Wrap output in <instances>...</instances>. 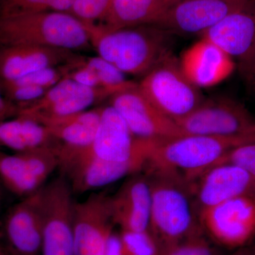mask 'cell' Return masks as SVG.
Returning a JSON list of instances; mask_svg holds the SVG:
<instances>
[{
  "mask_svg": "<svg viewBox=\"0 0 255 255\" xmlns=\"http://www.w3.org/2000/svg\"><path fill=\"white\" fill-rule=\"evenodd\" d=\"M151 194L149 231L159 247L167 246L203 230L199 212L184 175L178 171L146 164Z\"/></svg>",
  "mask_w": 255,
  "mask_h": 255,
  "instance_id": "cell-1",
  "label": "cell"
},
{
  "mask_svg": "<svg viewBox=\"0 0 255 255\" xmlns=\"http://www.w3.org/2000/svg\"><path fill=\"white\" fill-rule=\"evenodd\" d=\"M92 48L101 58L122 73L143 77L170 52L167 32L155 26L108 30L97 24H84Z\"/></svg>",
  "mask_w": 255,
  "mask_h": 255,
  "instance_id": "cell-2",
  "label": "cell"
},
{
  "mask_svg": "<svg viewBox=\"0 0 255 255\" xmlns=\"http://www.w3.org/2000/svg\"><path fill=\"white\" fill-rule=\"evenodd\" d=\"M13 45L73 52L92 48L83 23L73 15L55 11L0 16V46Z\"/></svg>",
  "mask_w": 255,
  "mask_h": 255,
  "instance_id": "cell-3",
  "label": "cell"
},
{
  "mask_svg": "<svg viewBox=\"0 0 255 255\" xmlns=\"http://www.w3.org/2000/svg\"><path fill=\"white\" fill-rule=\"evenodd\" d=\"M253 142L255 132L236 136L186 135L157 143L147 163L178 171L189 182L229 151Z\"/></svg>",
  "mask_w": 255,
  "mask_h": 255,
  "instance_id": "cell-4",
  "label": "cell"
},
{
  "mask_svg": "<svg viewBox=\"0 0 255 255\" xmlns=\"http://www.w3.org/2000/svg\"><path fill=\"white\" fill-rule=\"evenodd\" d=\"M137 85L152 105L175 122L194 112L205 100L199 87L187 78L180 63L171 53Z\"/></svg>",
  "mask_w": 255,
  "mask_h": 255,
  "instance_id": "cell-5",
  "label": "cell"
},
{
  "mask_svg": "<svg viewBox=\"0 0 255 255\" xmlns=\"http://www.w3.org/2000/svg\"><path fill=\"white\" fill-rule=\"evenodd\" d=\"M62 175L66 178L73 193L87 192L105 187L122 178L140 172L147 159L114 162L94 157L83 148H70L60 145L58 149Z\"/></svg>",
  "mask_w": 255,
  "mask_h": 255,
  "instance_id": "cell-6",
  "label": "cell"
},
{
  "mask_svg": "<svg viewBox=\"0 0 255 255\" xmlns=\"http://www.w3.org/2000/svg\"><path fill=\"white\" fill-rule=\"evenodd\" d=\"M43 239L41 255H75L73 191L64 176L41 189Z\"/></svg>",
  "mask_w": 255,
  "mask_h": 255,
  "instance_id": "cell-7",
  "label": "cell"
},
{
  "mask_svg": "<svg viewBox=\"0 0 255 255\" xmlns=\"http://www.w3.org/2000/svg\"><path fill=\"white\" fill-rule=\"evenodd\" d=\"M204 233L221 246L244 248L255 236V195L245 194L201 210Z\"/></svg>",
  "mask_w": 255,
  "mask_h": 255,
  "instance_id": "cell-8",
  "label": "cell"
},
{
  "mask_svg": "<svg viewBox=\"0 0 255 255\" xmlns=\"http://www.w3.org/2000/svg\"><path fill=\"white\" fill-rule=\"evenodd\" d=\"M185 135L236 136L255 132V118L229 97L204 100L194 112L176 121Z\"/></svg>",
  "mask_w": 255,
  "mask_h": 255,
  "instance_id": "cell-9",
  "label": "cell"
},
{
  "mask_svg": "<svg viewBox=\"0 0 255 255\" xmlns=\"http://www.w3.org/2000/svg\"><path fill=\"white\" fill-rule=\"evenodd\" d=\"M110 105L138 138L164 142L186 135L175 121L151 103L137 84L112 96Z\"/></svg>",
  "mask_w": 255,
  "mask_h": 255,
  "instance_id": "cell-10",
  "label": "cell"
},
{
  "mask_svg": "<svg viewBox=\"0 0 255 255\" xmlns=\"http://www.w3.org/2000/svg\"><path fill=\"white\" fill-rule=\"evenodd\" d=\"M202 35L237 60L242 76L250 81L255 71V0L228 15Z\"/></svg>",
  "mask_w": 255,
  "mask_h": 255,
  "instance_id": "cell-11",
  "label": "cell"
},
{
  "mask_svg": "<svg viewBox=\"0 0 255 255\" xmlns=\"http://www.w3.org/2000/svg\"><path fill=\"white\" fill-rule=\"evenodd\" d=\"M159 142L136 137L112 106L101 108L98 130L87 150L97 158L114 162L149 160Z\"/></svg>",
  "mask_w": 255,
  "mask_h": 255,
  "instance_id": "cell-12",
  "label": "cell"
},
{
  "mask_svg": "<svg viewBox=\"0 0 255 255\" xmlns=\"http://www.w3.org/2000/svg\"><path fill=\"white\" fill-rule=\"evenodd\" d=\"M114 93L108 89L82 86L72 79L64 78L50 87L40 100L18 108V115L40 124L88 110L97 102L110 98Z\"/></svg>",
  "mask_w": 255,
  "mask_h": 255,
  "instance_id": "cell-13",
  "label": "cell"
},
{
  "mask_svg": "<svg viewBox=\"0 0 255 255\" xmlns=\"http://www.w3.org/2000/svg\"><path fill=\"white\" fill-rule=\"evenodd\" d=\"M59 143L14 155H0V178L16 195L26 197L36 192L59 166Z\"/></svg>",
  "mask_w": 255,
  "mask_h": 255,
  "instance_id": "cell-14",
  "label": "cell"
},
{
  "mask_svg": "<svg viewBox=\"0 0 255 255\" xmlns=\"http://www.w3.org/2000/svg\"><path fill=\"white\" fill-rule=\"evenodd\" d=\"M251 0H177L152 26L167 33L203 34Z\"/></svg>",
  "mask_w": 255,
  "mask_h": 255,
  "instance_id": "cell-15",
  "label": "cell"
},
{
  "mask_svg": "<svg viewBox=\"0 0 255 255\" xmlns=\"http://www.w3.org/2000/svg\"><path fill=\"white\" fill-rule=\"evenodd\" d=\"M110 196L93 193L74 206L75 255H102L114 226Z\"/></svg>",
  "mask_w": 255,
  "mask_h": 255,
  "instance_id": "cell-16",
  "label": "cell"
},
{
  "mask_svg": "<svg viewBox=\"0 0 255 255\" xmlns=\"http://www.w3.org/2000/svg\"><path fill=\"white\" fill-rule=\"evenodd\" d=\"M198 212L245 194H255V179L232 164L215 165L189 181Z\"/></svg>",
  "mask_w": 255,
  "mask_h": 255,
  "instance_id": "cell-17",
  "label": "cell"
},
{
  "mask_svg": "<svg viewBox=\"0 0 255 255\" xmlns=\"http://www.w3.org/2000/svg\"><path fill=\"white\" fill-rule=\"evenodd\" d=\"M41 189L13 206L4 221V234L9 255L41 254L43 239Z\"/></svg>",
  "mask_w": 255,
  "mask_h": 255,
  "instance_id": "cell-18",
  "label": "cell"
},
{
  "mask_svg": "<svg viewBox=\"0 0 255 255\" xmlns=\"http://www.w3.org/2000/svg\"><path fill=\"white\" fill-rule=\"evenodd\" d=\"M110 206L114 224L122 231H149L151 194L145 173L137 172L128 178L119 190L110 196Z\"/></svg>",
  "mask_w": 255,
  "mask_h": 255,
  "instance_id": "cell-19",
  "label": "cell"
},
{
  "mask_svg": "<svg viewBox=\"0 0 255 255\" xmlns=\"http://www.w3.org/2000/svg\"><path fill=\"white\" fill-rule=\"evenodd\" d=\"M76 52L30 45L0 46V82L11 81L41 69L69 63Z\"/></svg>",
  "mask_w": 255,
  "mask_h": 255,
  "instance_id": "cell-20",
  "label": "cell"
},
{
  "mask_svg": "<svg viewBox=\"0 0 255 255\" xmlns=\"http://www.w3.org/2000/svg\"><path fill=\"white\" fill-rule=\"evenodd\" d=\"M179 63L187 78L199 88L217 85L235 68L229 55L204 38L186 50Z\"/></svg>",
  "mask_w": 255,
  "mask_h": 255,
  "instance_id": "cell-21",
  "label": "cell"
},
{
  "mask_svg": "<svg viewBox=\"0 0 255 255\" xmlns=\"http://www.w3.org/2000/svg\"><path fill=\"white\" fill-rule=\"evenodd\" d=\"M167 6L166 0H112L105 16L96 24L108 30L152 26Z\"/></svg>",
  "mask_w": 255,
  "mask_h": 255,
  "instance_id": "cell-22",
  "label": "cell"
},
{
  "mask_svg": "<svg viewBox=\"0 0 255 255\" xmlns=\"http://www.w3.org/2000/svg\"><path fill=\"white\" fill-rule=\"evenodd\" d=\"M101 108L87 110L68 117L41 124L60 145L70 148H83L93 142L101 120Z\"/></svg>",
  "mask_w": 255,
  "mask_h": 255,
  "instance_id": "cell-23",
  "label": "cell"
},
{
  "mask_svg": "<svg viewBox=\"0 0 255 255\" xmlns=\"http://www.w3.org/2000/svg\"><path fill=\"white\" fill-rule=\"evenodd\" d=\"M43 124L23 116L0 122V146L16 152L58 143Z\"/></svg>",
  "mask_w": 255,
  "mask_h": 255,
  "instance_id": "cell-24",
  "label": "cell"
},
{
  "mask_svg": "<svg viewBox=\"0 0 255 255\" xmlns=\"http://www.w3.org/2000/svg\"><path fill=\"white\" fill-rule=\"evenodd\" d=\"M83 61L97 75L101 87L114 94L128 88L135 83L126 78L125 74L100 56L83 57Z\"/></svg>",
  "mask_w": 255,
  "mask_h": 255,
  "instance_id": "cell-25",
  "label": "cell"
},
{
  "mask_svg": "<svg viewBox=\"0 0 255 255\" xmlns=\"http://www.w3.org/2000/svg\"><path fill=\"white\" fill-rule=\"evenodd\" d=\"M160 255H219L204 237V230L181 241L160 247Z\"/></svg>",
  "mask_w": 255,
  "mask_h": 255,
  "instance_id": "cell-26",
  "label": "cell"
},
{
  "mask_svg": "<svg viewBox=\"0 0 255 255\" xmlns=\"http://www.w3.org/2000/svg\"><path fill=\"white\" fill-rule=\"evenodd\" d=\"M124 255H160V247L150 231L119 233Z\"/></svg>",
  "mask_w": 255,
  "mask_h": 255,
  "instance_id": "cell-27",
  "label": "cell"
},
{
  "mask_svg": "<svg viewBox=\"0 0 255 255\" xmlns=\"http://www.w3.org/2000/svg\"><path fill=\"white\" fill-rule=\"evenodd\" d=\"M112 0H77L70 14L84 24H96L105 16Z\"/></svg>",
  "mask_w": 255,
  "mask_h": 255,
  "instance_id": "cell-28",
  "label": "cell"
},
{
  "mask_svg": "<svg viewBox=\"0 0 255 255\" xmlns=\"http://www.w3.org/2000/svg\"><path fill=\"white\" fill-rule=\"evenodd\" d=\"M223 164L240 167L255 179V142L238 146L229 151L212 167Z\"/></svg>",
  "mask_w": 255,
  "mask_h": 255,
  "instance_id": "cell-29",
  "label": "cell"
},
{
  "mask_svg": "<svg viewBox=\"0 0 255 255\" xmlns=\"http://www.w3.org/2000/svg\"><path fill=\"white\" fill-rule=\"evenodd\" d=\"M53 0H0V16L48 11Z\"/></svg>",
  "mask_w": 255,
  "mask_h": 255,
  "instance_id": "cell-30",
  "label": "cell"
},
{
  "mask_svg": "<svg viewBox=\"0 0 255 255\" xmlns=\"http://www.w3.org/2000/svg\"><path fill=\"white\" fill-rule=\"evenodd\" d=\"M18 112V107L4 97L0 85V122L16 117Z\"/></svg>",
  "mask_w": 255,
  "mask_h": 255,
  "instance_id": "cell-31",
  "label": "cell"
},
{
  "mask_svg": "<svg viewBox=\"0 0 255 255\" xmlns=\"http://www.w3.org/2000/svg\"><path fill=\"white\" fill-rule=\"evenodd\" d=\"M102 255H124L120 235L112 233Z\"/></svg>",
  "mask_w": 255,
  "mask_h": 255,
  "instance_id": "cell-32",
  "label": "cell"
},
{
  "mask_svg": "<svg viewBox=\"0 0 255 255\" xmlns=\"http://www.w3.org/2000/svg\"><path fill=\"white\" fill-rule=\"evenodd\" d=\"M77 0H53L48 11L70 14Z\"/></svg>",
  "mask_w": 255,
  "mask_h": 255,
  "instance_id": "cell-33",
  "label": "cell"
},
{
  "mask_svg": "<svg viewBox=\"0 0 255 255\" xmlns=\"http://www.w3.org/2000/svg\"><path fill=\"white\" fill-rule=\"evenodd\" d=\"M232 255H255V246L251 248L244 247V248H239Z\"/></svg>",
  "mask_w": 255,
  "mask_h": 255,
  "instance_id": "cell-34",
  "label": "cell"
},
{
  "mask_svg": "<svg viewBox=\"0 0 255 255\" xmlns=\"http://www.w3.org/2000/svg\"><path fill=\"white\" fill-rule=\"evenodd\" d=\"M248 83L249 84L250 86L251 87L252 90L255 92V71L254 73H253L251 80H250V81L248 82Z\"/></svg>",
  "mask_w": 255,
  "mask_h": 255,
  "instance_id": "cell-35",
  "label": "cell"
},
{
  "mask_svg": "<svg viewBox=\"0 0 255 255\" xmlns=\"http://www.w3.org/2000/svg\"><path fill=\"white\" fill-rule=\"evenodd\" d=\"M0 255H9L6 249L1 244H0Z\"/></svg>",
  "mask_w": 255,
  "mask_h": 255,
  "instance_id": "cell-36",
  "label": "cell"
},
{
  "mask_svg": "<svg viewBox=\"0 0 255 255\" xmlns=\"http://www.w3.org/2000/svg\"><path fill=\"white\" fill-rule=\"evenodd\" d=\"M177 1V0H166V1H167V4H172V2H174V1Z\"/></svg>",
  "mask_w": 255,
  "mask_h": 255,
  "instance_id": "cell-37",
  "label": "cell"
},
{
  "mask_svg": "<svg viewBox=\"0 0 255 255\" xmlns=\"http://www.w3.org/2000/svg\"><path fill=\"white\" fill-rule=\"evenodd\" d=\"M0 155H1V154H0Z\"/></svg>",
  "mask_w": 255,
  "mask_h": 255,
  "instance_id": "cell-38",
  "label": "cell"
}]
</instances>
